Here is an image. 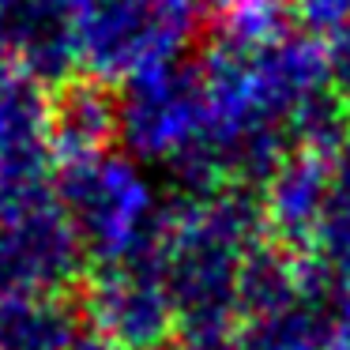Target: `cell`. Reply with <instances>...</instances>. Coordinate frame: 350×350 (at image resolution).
I'll use <instances>...</instances> for the list:
<instances>
[{
	"label": "cell",
	"mask_w": 350,
	"mask_h": 350,
	"mask_svg": "<svg viewBox=\"0 0 350 350\" xmlns=\"http://www.w3.org/2000/svg\"><path fill=\"white\" fill-rule=\"evenodd\" d=\"M271 245L237 200H189L162 211L151 256L177 309L174 350H219L241 320L256 256Z\"/></svg>",
	"instance_id": "obj_1"
},
{
	"label": "cell",
	"mask_w": 350,
	"mask_h": 350,
	"mask_svg": "<svg viewBox=\"0 0 350 350\" xmlns=\"http://www.w3.org/2000/svg\"><path fill=\"white\" fill-rule=\"evenodd\" d=\"M87 267L64 204L38 185L0 192V309L68 297Z\"/></svg>",
	"instance_id": "obj_2"
},
{
	"label": "cell",
	"mask_w": 350,
	"mask_h": 350,
	"mask_svg": "<svg viewBox=\"0 0 350 350\" xmlns=\"http://www.w3.org/2000/svg\"><path fill=\"white\" fill-rule=\"evenodd\" d=\"M79 309L113 350H174L177 309L151 245L129 260L91 267Z\"/></svg>",
	"instance_id": "obj_3"
},
{
	"label": "cell",
	"mask_w": 350,
	"mask_h": 350,
	"mask_svg": "<svg viewBox=\"0 0 350 350\" xmlns=\"http://www.w3.org/2000/svg\"><path fill=\"white\" fill-rule=\"evenodd\" d=\"M72 219L87 267L117 264L151 245L162 211H154L151 192L139 177L121 166H87L64 185L61 196Z\"/></svg>",
	"instance_id": "obj_4"
},
{
	"label": "cell",
	"mask_w": 350,
	"mask_h": 350,
	"mask_svg": "<svg viewBox=\"0 0 350 350\" xmlns=\"http://www.w3.org/2000/svg\"><path fill=\"white\" fill-rule=\"evenodd\" d=\"M309 267L317 271V279L324 282L332 317H335V324H339L342 339L350 342V234L324 241L312 252Z\"/></svg>",
	"instance_id": "obj_5"
},
{
	"label": "cell",
	"mask_w": 350,
	"mask_h": 350,
	"mask_svg": "<svg viewBox=\"0 0 350 350\" xmlns=\"http://www.w3.org/2000/svg\"><path fill=\"white\" fill-rule=\"evenodd\" d=\"M57 350H113V347H109L106 339H98V335H94V327L87 324L83 332L76 335V339H68L64 347H57Z\"/></svg>",
	"instance_id": "obj_6"
}]
</instances>
